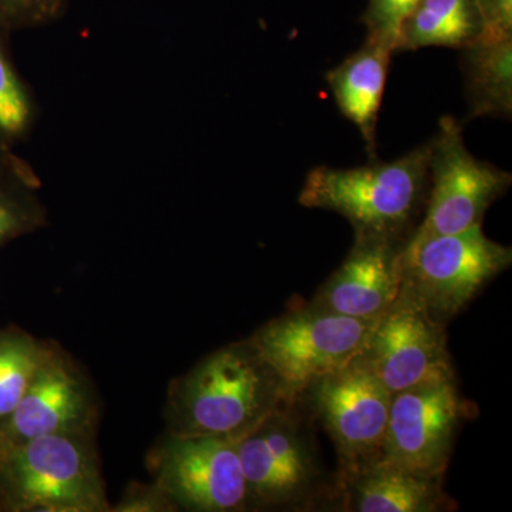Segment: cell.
<instances>
[{"mask_svg":"<svg viewBox=\"0 0 512 512\" xmlns=\"http://www.w3.org/2000/svg\"><path fill=\"white\" fill-rule=\"evenodd\" d=\"M293 400L251 340L232 343L175 382L173 434L238 441Z\"/></svg>","mask_w":512,"mask_h":512,"instance_id":"6da1fadb","label":"cell"},{"mask_svg":"<svg viewBox=\"0 0 512 512\" xmlns=\"http://www.w3.org/2000/svg\"><path fill=\"white\" fill-rule=\"evenodd\" d=\"M430 141L389 161L355 168L319 165L309 171L299 204L342 215L355 237L407 242L429 194Z\"/></svg>","mask_w":512,"mask_h":512,"instance_id":"7a4b0ae2","label":"cell"},{"mask_svg":"<svg viewBox=\"0 0 512 512\" xmlns=\"http://www.w3.org/2000/svg\"><path fill=\"white\" fill-rule=\"evenodd\" d=\"M237 447L249 507L305 510L329 494L308 410L299 397L269 414Z\"/></svg>","mask_w":512,"mask_h":512,"instance_id":"3957f363","label":"cell"},{"mask_svg":"<svg viewBox=\"0 0 512 512\" xmlns=\"http://www.w3.org/2000/svg\"><path fill=\"white\" fill-rule=\"evenodd\" d=\"M0 498L15 511L93 512L107 508L84 431L5 446L0 458Z\"/></svg>","mask_w":512,"mask_h":512,"instance_id":"277c9868","label":"cell"},{"mask_svg":"<svg viewBox=\"0 0 512 512\" xmlns=\"http://www.w3.org/2000/svg\"><path fill=\"white\" fill-rule=\"evenodd\" d=\"M402 288L424 311L448 325L512 264V249L484 234L483 225L407 241Z\"/></svg>","mask_w":512,"mask_h":512,"instance_id":"5b68a950","label":"cell"},{"mask_svg":"<svg viewBox=\"0 0 512 512\" xmlns=\"http://www.w3.org/2000/svg\"><path fill=\"white\" fill-rule=\"evenodd\" d=\"M299 399L329 434L339 460L338 487L379 463L393 394L359 355L306 387Z\"/></svg>","mask_w":512,"mask_h":512,"instance_id":"8992f818","label":"cell"},{"mask_svg":"<svg viewBox=\"0 0 512 512\" xmlns=\"http://www.w3.org/2000/svg\"><path fill=\"white\" fill-rule=\"evenodd\" d=\"M376 322L325 311L308 302L269 320L249 340L288 396L298 399L306 387L359 355Z\"/></svg>","mask_w":512,"mask_h":512,"instance_id":"52a82bcc","label":"cell"},{"mask_svg":"<svg viewBox=\"0 0 512 512\" xmlns=\"http://www.w3.org/2000/svg\"><path fill=\"white\" fill-rule=\"evenodd\" d=\"M430 185L423 217L407 241L458 234L483 225L485 212L511 187L512 175L468 151L453 117L430 141Z\"/></svg>","mask_w":512,"mask_h":512,"instance_id":"ba28073f","label":"cell"},{"mask_svg":"<svg viewBox=\"0 0 512 512\" xmlns=\"http://www.w3.org/2000/svg\"><path fill=\"white\" fill-rule=\"evenodd\" d=\"M471 416L456 375L393 394L379 463L417 476L443 478L458 431Z\"/></svg>","mask_w":512,"mask_h":512,"instance_id":"9c48e42d","label":"cell"},{"mask_svg":"<svg viewBox=\"0 0 512 512\" xmlns=\"http://www.w3.org/2000/svg\"><path fill=\"white\" fill-rule=\"evenodd\" d=\"M158 491L195 512L247 510L248 488L237 441L171 434L158 450Z\"/></svg>","mask_w":512,"mask_h":512,"instance_id":"30bf717a","label":"cell"},{"mask_svg":"<svg viewBox=\"0 0 512 512\" xmlns=\"http://www.w3.org/2000/svg\"><path fill=\"white\" fill-rule=\"evenodd\" d=\"M446 328L402 288L392 306L377 319L362 355L392 394L456 375Z\"/></svg>","mask_w":512,"mask_h":512,"instance_id":"8fae6325","label":"cell"},{"mask_svg":"<svg viewBox=\"0 0 512 512\" xmlns=\"http://www.w3.org/2000/svg\"><path fill=\"white\" fill-rule=\"evenodd\" d=\"M404 245L393 239L355 237L345 261L323 282L312 305L350 318L379 319L402 291Z\"/></svg>","mask_w":512,"mask_h":512,"instance_id":"7c38bea8","label":"cell"},{"mask_svg":"<svg viewBox=\"0 0 512 512\" xmlns=\"http://www.w3.org/2000/svg\"><path fill=\"white\" fill-rule=\"evenodd\" d=\"M89 417L82 379L66 359L49 350L18 406L0 423V436L5 446H15L50 434L77 433L84 431Z\"/></svg>","mask_w":512,"mask_h":512,"instance_id":"4fadbf2b","label":"cell"},{"mask_svg":"<svg viewBox=\"0 0 512 512\" xmlns=\"http://www.w3.org/2000/svg\"><path fill=\"white\" fill-rule=\"evenodd\" d=\"M346 511L440 512L456 510L443 490V478L417 476L376 463L340 485Z\"/></svg>","mask_w":512,"mask_h":512,"instance_id":"5bb4252c","label":"cell"},{"mask_svg":"<svg viewBox=\"0 0 512 512\" xmlns=\"http://www.w3.org/2000/svg\"><path fill=\"white\" fill-rule=\"evenodd\" d=\"M393 50L366 39L365 45L329 70L326 80L339 110L362 134L370 158H376V127Z\"/></svg>","mask_w":512,"mask_h":512,"instance_id":"9a60e30c","label":"cell"},{"mask_svg":"<svg viewBox=\"0 0 512 512\" xmlns=\"http://www.w3.org/2000/svg\"><path fill=\"white\" fill-rule=\"evenodd\" d=\"M468 120L512 114V35L481 36L464 47Z\"/></svg>","mask_w":512,"mask_h":512,"instance_id":"2e32d148","label":"cell"},{"mask_svg":"<svg viewBox=\"0 0 512 512\" xmlns=\"http://www.w3.org/2000/svg\"><path fill=\"white\" fill-rule=\"evenodd\" d=\"M483 35L474 0H420L404 23L396 52L430 46L464 49Z\"/></svg>","mask_w":512,"mask_h":512,"instance_id":"e0dca14e","label":"cell"},{"mask_svg":"<svg viewBox=\"0 0 512 512\" xmlns=\"http://www.w3.org/2000/svg\"><path fill=\"white\" fill-rule=\"evenodd\" d=\"M39 191L37 174L15 151L0 158V248L46 227Z\"/></svg>","mask_w":512,"mask_h":512,"instance_id":"ac0fdd59","label":"cell"},{"mask_svg":"<svg viewBox=\"0 0 512 512\" xmlns=\"http://www.w3.org/2000/svg\"><path fill=\"white\" fill-rule=\"evenodd\" d=\"M10 30L0 25V146L15 150L39 120V103L10 53Z\"/></svg>","mask_w":512,"mask_h":512,"instance_id":"d6986e66","label":"cell"},{"mask_svg":"<svg viewBox=\"0 0 512 512\" xmlns=\"http://www.w3.org/2000/svg\"><path fill=\"white\" fill-rule=\"evenodd\" d=\"M47 353L28 333L0 329V423L18 406Z\"/></svg>","mask_w":512,"mask_h":512,"instance_id":"ffe728a7","label":"cell"},{"mask_svg":"<svg viewBox=\"0 0 512 512\" xmlns=\"http://www.w3.org/2000/svg\"><path fill=\"white\" fill-rule=\"evenodd\" d=\"M74 0H0V25L10 32L45 28L66 15Z\"/></svg>","mask_w":512,"mask_h":512,"instance_id":"44dd1931","label":"cell"},{"mask_svg":"<svg viewBox=\"0 0 512 512\" xmlns=\"http://www.w3.org/2000/svg\"><path fill=\"white\" fill-rule=\"evenodd\" d=\"M420 0H370L363 16L367 39L383 43L396 53L400 33Z\"/></svg>","mask_w":512,"mask_h":512,"instance_id":"7402d4cb","label":"cell"},{"mask_svg":"<svg viewBox=\"0 0 512 512\" xmlns=\"http://www.w3.org/2000/svg\"><path fill=\"white\" fill-rule=\"evenodd\" d=\"M485 36L512 35V0H474Z\"/></svg>","mask_w":512,"mask_h":512,"instance_id":"603a6c76","label":"cell"},{"mask_svg":"<svg viewBox=\"0 0 512 512\" xmlns=\"http://www.w3.org/2000/svg\"><path fill=\"white\" fill-rule=\"evenodd\" d=\"M10 151H15V150H10V148L0 146V158H2L3 156H6V154L10 153Z\"/></svg>","mask_w":512,"mask_h":512,"instance_id":"cb8c5ba5","label":"cell"},{"mask_svg":"<svg viewBox=\"0 0 512 512\" xmlns=\"http://www.w3.org/2000/svg\"><path fill=\"white\" fill-rule=\"evenodd\" d=\"M3 451H5V443H3L2 436H0V458L3 456Z\"/></svg>","mask_w":512,"mask_h":512,"instance_id":"d4e9b609","label":"cell"}]
</instances>
